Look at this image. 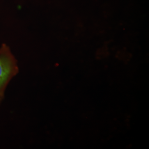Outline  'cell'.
Returning a JSON list of instances; mask_svg holds the SVG:
<instances>
[{"instance_id":"1","label":"cell","mask_w":149,"mask_h":149,"mask_svg":"<svg viewBox=\"0 0 149 149\" xmlns=\"http://www.w3.org/2000/svg\"><path fill=\"white\" fill-rule=\"evenodd\" d=\"M17 71L16 60L10 52L0 55V89Z\"/></svg>"}]
</instances>
